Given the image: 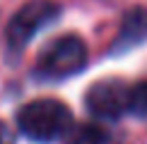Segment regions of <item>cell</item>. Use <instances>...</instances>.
I'll return each instance as SVG.
<instances>
[{
	"label": "cell",
	"mask_w": 147,
	"mask_h": 144,
	"mask_svg": "<svg viewBox=\"0 0 147 144\" xmlns=\"http://www.w3.org/2000/svg\"><path fill=\"white\" fill-rule=\"evenodd\" d=\"M20 130L34 142H53L63 137L72 125V115L60 101L56 99H36L22 106L17 115Z\"/></svg>",
	"instance_id": "obj_1"
},
{
	"label": "cell",
	"mask_w": 147,
	"mask_h": 144,
	"mask_svg": "<svg viewBox=\"0 0 147 144\" xmlns=\"http://www.w3.org/2000/svg\"><path fill=\"white\" fill-rule=\"evenodd\" d=\"M87 63V48L77 36H60L39 55L34 75L44 82H56L75 75Z\"/></svg>",
	"instance_id": "obj_2"
},
{
	"label": "cell",
	"mask_w": 147,
	"mask_h": 144,
	"mask_svg": "<svg viewBox=\"0 0 147 144\" xmlns=\"http://www.w3.org/2000/svg\"><path fill=\"white\" fill-rule=\"evenodd\" d=\"M58 17H60V7L53 0H32V3L22 5L15 12V17L10 19V27H7L10 48L22 51L34 34H39L46 24H51Z\"/></svg>",
	"instance_id": "obj_3"
},
{
	"label": "cell",
	"mask_w": 147,
	"mask_h": 144,
	"mask_svg": "<svg viewBox=\"0 0 147 144\" xmlns=\"http://www.w3.org/2000/svg\"><path fill=\"white\" fill-rule=\"evenodd\" d=\"M128 94H130V87L121 79H99L87 91L84 103L94 118L116 120L128 111Z\"/></svg>",
	"instance_id": "obj_4"
},
{
	"label": "cell",
	"mask_w": 147,
	"mask_h": 144,
	"mask_svg": "<svg viewBox=\"0 0 147 144\" xmlns=\"http://www.w3.org/2000/svg\"><path fill=\"white\" fill-rule=\"evenodd\" d=\"M147 39V10H130L125 15L123 24H121V31L116 36V46L113 53L128 51V48H135Z\"/></svg>",
	"instance_id": "obj_5"
},
{
	"label": "cell",
	"mask_w": 147,
	"mask_h": 144,
	"mask_svg": "<svg viewBox=\"0 0 147 144\" xmlns=\"http://www.w3.org/2000/svg\"><path fill=\"white\" fill-rule=\"evenodd\" d=\"M104 142H106V135L96 125H80L65 139V144H104Z\"/></svg>",
	"instance_id": "obj_6"
},
{
	"label": "cell",
	"mask_w": 147,
	"mask_h": 144,
	"mask_svg": "<svg viewBox=\"0 0 147 144\" xmlns=\"http://www.w3.org/2000/svg\"><path fill=\"white\" fill-rule=\"evenodd\" d=\"M128 111L138 118H147V82H138L128 94Z\"/></svg>",
	"instance_id": "obj_7"
},
{
	"label": "cell",
	"mask_w": 147,
	"mask_h": 144,
	"mask_svg": "<svg viewBox=\"0 0 147 144\" xmlns=\"http://www.w3.org/2000/svg\"><path fill=\"white\" fill-rule=\"evenodd\" d=\"M0 144H15V135L5 123H0Z\"/></svg>",
	"instance_id": "obj_8"
}]
</instances>
